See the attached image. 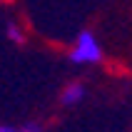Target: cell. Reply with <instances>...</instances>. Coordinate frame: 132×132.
Instances as JSON below:
<instances>
[{
    "instance_id": "7a4b0ae2",
    "label": "cell",
    "mask_w": 132,
    "mask_h": 132,
    "mask_svg": "<svg viewBox=\"0 0 132 132\" xmlns=\"http://www.w3.org/2000/svg\"><path fill=\"white\" fill-rule=\"evenodd\" d=\"M82 97H85V87H82L80 82H70V85L65 87V92L60 95V102L65 105V107H72V105L80 102Z\"/></svg>"
},
{
    "instance_id": "277c9868",
    "label": "cell",
    "mask_w": 132,
    "mask_h": 132,
    "mask_svg": "<svg viewBox=\"0 0 132 132\" xmlns=\"http://www.w3.org/2000/svg\"><path fill=\"white\" fill-rule=\"evenodd\" d=\"M18 132H43V127L37 125V122H28V125H22Z\"/></svg>"
},
{
    "instance_id": "5b68a950",
    "label": "cell",
    "mask_w": 132,
    "mask_h": 132,
    "mask_svg": "<svg viewBox=\"0 0 132 132\" xmlns=\"http://www.w3.org/2000/svg\"><path fill=\"white\" fill-rule=\"evenodd\" d=\"M0 132H18V130H13V127H0Z\"/></svg>"
},
{
    "instance_id": "3957f363",
    "label": "cell",
    "mask_w": 132,
    "mask_h": 132,
    "mask_svg": "<svg viewBox=\"0 0 132 132\" xmlns=\"http://www.w3.org/2000/svg\"><path fill=\"white\" fill-rule=\"evenodd\" d=\"M7 37L13 40V43H22L25 40V35H22V30L18 22H7Z\"/></svg>"
},
{
    "instance_id": "6da1fadb",
    "label": "cell",
    "mask_w": 132,
    "mask_h": 132,
    "mask_svg": "<svg viewBox=\"0 0 132 132\" xmlns=\"http://www.w3.org/2000/svg\"><path fill=\"white\" fill-rule=\"evenodd\" d=\"M70 60L75 65H95L102 60V47L97 43V37L90 32V30H82L77 40L72 45V52H70Z\"/></svg>"
}]
</instances>
